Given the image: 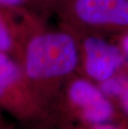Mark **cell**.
I'll return each instance as SVG.
<instances>
[{"mask_svg": "<svg viewBox=\"0 0 128 129\" xmlns=\"http://www.w3.org/2000/svg\"><path fill=\"white\" fill-rule=\"evenodd\" d=\"M17 61L37 99L58 129L65 86L79 68L74 35L61 25L48 28L44 18L29 12L23 19Z\"/></svg>", "mask_w": 128, "mask_h": 129, "instance_id": "1", "label": "cell"}, {"mask_svg": "<svg viewBox=\"0 0 128 129\" xmlns=\"http://www.w3.org/2000/svg\"><path fill=\"white\" fill-rule=\"evenodd\" d=\"M54 13L72 31L111 38L128 33V0H61Z\"/></svg>", "mask_w": 128, "mask_h": 129, "instance_id": "2", "label": "cell"}, {"mask_svg": "<svg viewBox=\"0 0 128 129\" xmlns=\"http://www.w3.org/2000/svg\"><path fill=\"white\" fill-rule=\"evenodd\" d=\"M0 110L23 129H57L42 108L17 60L0 52Z\"/></svg>", "mask_w": 128, "mask_h": 129, "instance_id": "3", "label": "cell"}, {"mask_svg": "<svg viewBox=\"0 0 128 129\" xmlns=\"http://www.w3.org/2000/svg\"><path fill=\"white\" fill-rule=\"evenodd\" d=\"M128 119L100 87L76 73L65 86L60 109L59 124H92L120 122Z\"/></svg>", "mask_w": 128, "mask_h": 129, "instance_id": "4", "label": "cell"}, {"mask_svg": "<svg viewBox=\"0 0 128 129\" xmlns=\"http://www.w3.org/2000/svg\"><path fill=\"white\" fill-rule=\"evenodd\" d=\"M69 31L74 35L78 46V74L98 85L111 78L126 66L121 49L114 38Z\"/></svg>", "mask_w": 128, "mask_h": 129, "instance_id": "5", "label": "cell"}, {"mask_svg": "<svg viewBox=\"0 0 128 129\" xmlns=\"http://www.w3.org/2000/svg\"><path fill=\"white\" fill-rule=\"evenodd\" d=\"M22 11H12L0 6V52L18 59L20 50L22 18L17 20L18 14Z\"/></svg>", "mask_w": 128, "mask_h": 129, "instance_id": "6", "label": "cell"}, {"mask_svg": "<svg viewBox=\"0 0 128 129\" xmlns=\"http://www.w3.org/2000/svg\"><path fill=\"white\" fill-rule=\"evenodd\" d=\"M119 111L128 117V67L126 65L120 72L108 80L98 84Z\"/></svg>", "mask_w": 128, "mask_h": 129, "instance_id": "7", "label": "cell"}, {"mask_svg": "<svg viewBox=\"0 0 128 129\" xmlns=\"http://www.w3.org/2000/svg\"><path fill=\"white\" fill-rule=\"evenodd\" d=\"M61 0H32L35 13L41 17H46L49 13H54Z\"/></svg>", "mask_w": 128, "mask_h": 129, "instance_id": "8", "label": "cell"}, {"mask_svg": "<svg viewBox=\"0 0 128 129\" xmlns=\"http://www.w3.org/2000/svg\"><path fill=\"white\" fill-rule=\"evenodd\" d=\"M0 6L12 11L29 10L35 13L32 0H0Z\"/></svg>", "mask_w": 128, "mask_h": 129, "instance_id": "9", "label": "cell"}, {"mask_svg": "<svg viewBox=\"0 0 128 129\" xmlns=\"http://www.w3.org/2000/svg\"><path fill=\"white\" fill-rule=\"evenodd\" d=\"M114 39L116 40V42L118 43L119 47L121 48L125 58V62L128 67V33L114 38Z\"/></svg>", "mask_w": 128, "mask_h": 129, "instance_id": "10", "label": "cell"}, {"mask_svg": "<svg viewBox=\"0 0 128 129\" xmlns=\"http://www.w3.org/2000/svg\"><path fill=\"white\" fill-rule=\"evenodd\" d=\"M11 126L12 125L7 122L3 115V112L0 110V129H9Z\"/></svg>", "mask_w": 128, "mask_h": 129, "instance_id": "11", "label": "cell"}, {"mask_svg": "<svg viewBox=\"0 0 128 129\" xmlns=\"http://www.w3.org/2000/svg\"><path fill=\"white\" fill-rule=\"evenodd\" d=\"M58 129H79L75 124L72 123H62L58 127Z\"/></svg>", "mask_w": 128, "mask_h": 129, "instance_id": "12", "label": "cell"}, {"mask_svg": "<svg viewBox=\"0 0 128 129\" xmlns=\"http://www.w3.org/2000/svg\"><path fill=\"white\" fill-rule=\"evenodd\" d=\"M9 129H16V128H15L14 127H13V125H12V126H11V127H9Z\"/></svg>", "mask_w": 128, "mask_h": 129, "instance_id": "13", "label": "cell"}]
</instances>
